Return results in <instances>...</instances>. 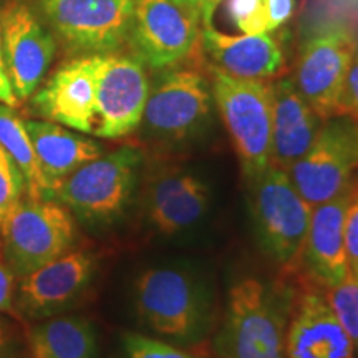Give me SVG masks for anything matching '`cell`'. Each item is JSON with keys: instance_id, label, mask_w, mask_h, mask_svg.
Masks as SVG:
<instances>
[{"instance_id": "d4e9b609", "label": "cell", "mask_w": 358, "mask_h": 358, "mask_svg": "<svg viewBox=\"0 0 358 358\" xmlns=\"http://www.w3.org/2000/svg\"><path fill=\"white\" fill-rule=\"evenodd\" d=\"M25 196V179L19 166L0 146V231Z\"/></svg>"}, {"instance_id": "cb8c5ba5", "label": "cell", "mask_w": 358, "mask_h": 358, "mask_svg": "<svg viewBox=\"0 0 358 358\" xmlns=\"http://www.w3.org/2000/svg\"><path fill=\"white\" fill-rule=\"evenodd\" d=\"M330 308L352 338L358 355V279L348 274L338 285L324 289Z\"/></svg>"}, {"instance_id": "2e32d148", "label": "cell", "mask_w": 358, "mask_h": 358, "mask_svg": "<svg viewBox=\"0 0 358 358\" xmlns=\"http://www.w3.org/2000/svg\"><path fill=\"white\" fill-rule=\"evenodd\" d=\"M211 204V187L189 169L169 166L148 174L145 214L159 234L173 236L201 221Z\"/></svg>"}, {"instance_id": "30bf717a", "label": "cell", "mask_w": 358, "mask_h": 358, "mask_svg": "<svg viewBox=\"0 0 358 358\" xmlns=\"http://www.w3.org/2000/svg\"><path fill=\"white\" fill-rule=\"evenodd\" d=\"M289 176L310 208L352 186L358 176V122L347 113L327 118Z\"/></svg>"}, {"instance_id": "484cf974", "label": "cell", "mask_w": 358, "mask_h": 358, "mask_svg": "<svg viewBox=\"0 0 358 358\" xmlns=\"http://www.w3.org/2000/svg\"><path fill=\"white\" fill-rule=\"evenodd\" d=\"M123 348L128 358H196L171 343L146 337V335L127 332L122 337Z\"/></svg>"}, {"instance_id": "4316f807", "label": "cell", "mask_w": 358, "mask_h": 358, "mask_svg": "<svg viewBox=\"0 0 358 358\" xmlns=\"http://www.w3.org/2000/svg\"><path fill=\"white\" fill-rule=\"evenodd\" d=\"M227 13L243 34L266 32L264 0H227Z\"/></svg>"}, {"instance_id": "4fadbf2b", "label": "cell", "mask_w": 358, "mask_h": 358, "mask_svg": "<svg viewBox=\"0 0 358 358\" xmlns=\"http://www.w3.org/2000/svg\"><path fill=\"white\" fill-rule=\"evenodd\" d=\"M150 93L146 66L118 52L96 55V123L93 134L120 140L141 127Z\"/></svg>"}, {"instance_id": "7c38bea8", "label": "cell", "mask_w": 358, "mask_h": 358, "mask_svg": "<svg viewBox=\"0 0 358 358\" xmlns=\"http://www.w3.org/2000/svg\"><path fill=\"white\" fill-rule=\"evenodd\" d=\"M0 42L13 93L29 100L55 58V35L27 0H8L0 10Z\"/></svg>"}, {"instance_id": "5bb4252c", "label": "cell", "mask_w": 358, "mask_h": 358, "mask_svg": "<svg viewBox=\"0 0 358 358\" xmlns=\"http://www.w3.org/2000/svg\"><path fill=\"white\" fill-rule=\"evenodd\" d=\"M30 98L32 111L45 122L93 134L96 123V55L65 62Z\"/></svg>"}, {"instance_id": "9c48e42d", "label": "cell", "mask_w": 358, "mask_h": 358, "mask_svg": "<svg viewBox=\"0 0 358 358\" xmlns=\"http://www.w3.org/2000/svg\"><path fill=\"white\" fill-rule=\"evenodd\" d=\"M136 0H37L45 24L73 55L118 52L127 43Z\"/></svg>"}, {"instance_id": "5b68a950", "label": "cell", "mask_w": 358, "mask_h": 358, "mask_svg": "<svg viewBox=\"0 0 358 358\" xmlns=\"http://www.w3.org/2000/svg\"><path fill=\"white\" fill-rule=\"evenodd\" d=\"M248 185L259 248L279 266H290L301 259L312 208L295 189L289 173L272 164Z\"/></svg>"}, {"instance_id": "f1b7e54d", "label": "cell", "mask_w": 358, "mask_h": 358, "mask_svg": "<svg viewBox=\"0 0 358 358\" xmlns=\"http://www.w3.org/2000/svg\"><path fill=\"white\" fill-rule=\"evenodd\" d=\"M13 299H15V274L6 259L0 257V315L2 313L15 315Z\"/></svg>"}, {"instance_id": "e575fe53", "label": "cell", "mask_w": 358, "mask_h": 358, "mask_svg": "<svg viewBox=\"0 0 358 358\" xmlns=\"http://www.w3.org/2000/svg\"><path fill=\"white\" fill-rule=\"evenodd\" d=\"M348 30H350V34L353 35V38H355V43H357V47H358V12H355L352 15L350 27H348Z\"/></svg>"}, {"instance_id": "9a60e30c", "label": "cell", "mask_w": 358, "mask_h": 358, "mask_svg": "<svg viewBox=\"0 0 358 358\" xmlns=\"http://www.w3.org/2000/svg\"><path fill=\"white\" fill-rule=\"evenodd\" d=\"M96 257L88 250L70 249L20 279L17 306L32 319L58 315L77 302L92 284Z\"/></svg>"}, {"instance_id": "6da1fadb", "label": "cell", "mask_w": 358, "mask_h": 358, "mask_svg": "<svg viewBox=\"0 0 358 358\" xmlns=\"http://www.w3.org/2000/svg\"><path fill=\"white\" fill-rule=\"evenodd\" d=\"M290 306L254 277L232 285L216 338L221 358H287L285 330Z\"/></svg>"}, {"instance_id": "d6a6232c", "label": "cell", "mask_w": 358, "mask_h": 358, "mask_svg": "<svg viewBox=\"0 0 358 358\" xmlns=\"http://www.w3.org/2000/svg\"><path fill=\"white\" fill-rule=\"evenodd\" d=\"M185 2L189 3V6L199 13L203 27H211L214 12H216L217 6L222 0H185Z\"/></svg>"}, {"instance_id": "ba28073f", "label": "cell", "mask_w": 358, "mask_h": 358, "mask_svg": "<svg viewBox=\"0 0 358 358\" xmlns=\"http://www.w3.org/2000/svg\"><path fill=\"white\" fill-rule=\"evenodd\" d=\"M3 259L15 277L37 271L73 248V214L57 199L24 198L0 231Z\"/></svg>"}, {"instance_id": "52a82bcc", "label": "cell", "mask_w": 358, "mask_h": 358, "mask_svg": "<svg viewBox=\"0 0 358 358\" xmlns=\"http://www.w3.org/2000/svg\"><path fill=\"white\" fill-rule=\"evenodd\" d=\"M203 35L199 13L185 0H136L127 43L131 55L159 71L189 64Z\"/></svg>"}, {"instance_id": "ffe728a7", "label": "cell", "mask_w": 358, "mask_h": 358, "mask_svg": "<svg viewBox=\"0 0 358 358\" xmlns=\"http://www.w3.org/2000/svg\"><path fill=\"white\" fill-rule=\"evenodd\" d=\"M201 47L213 66L237 78L271 80L285 66V53L279 40L268 32L227 35L203 27Z\"/></svg>"}, {"instance_id": "83f0119b", "label": "cell", "mask_w": 358, "mask_h": 358, "mask_svg": "<svg viewBox=\"0 0 358 358\" xmlns=\"http://www.w3.org/2000/svg\"><path fill=\"white\" fill-rule=\"evenodd\" d=\"M345 248L348 274L358 279V176L352 185L345 213Z\"/></svg>"}, {"instance_id": "8fae6325", "label": "cell", "mask_w": 358, "mask_h": 358, "mask_svg": "<svg viewBox=\"0 0 358 358\" xmlns=\"http://www.w3.org/2000/svg\"><path fill=\"white\" fill-rule=\"evenodd\" d=\"M357 43L348 27H325L307 38L299 50L294 83L322 120L342 113Z\"/></svg>"}, {"instance_id": "f546056e", "label": "cell", "mask_w": 358, "mask_h": 358, "mask_svg": "<svg viewBox=\"0 0 358 358\" xmlns=\"http://www.w3.org/2000/svg\"><path fill=\"white\" fill-rule=\"evenodd\" d=\"M266 32L272 34L287 22L294 13V0H264Z\"/></svg>"}, {"instance_id": "277c9868", "label": "cell", "mask_w": 358, "mask_h": 358, "mask_svg": "<svg viewBox=\"0 0 358 358\" xmlns=\"http://www.w3.org/2000/svg\"><path fill=\"white\" fill-rule=\"evenodd\" d=\"M143 153L123 146L85 163L62 182L55 199L88 224H111L131 203L140 182Z\"/></svg>"}, {"instance_id": "44dd1931", "label": "cell", "mask_w": 358, "mask_h": 358, "mask_svg": "<svg viewBox=\"0 0 358 358\" xmlns=\"http://www.w3.org/2000/svg\"><path fill=\"white\" fill-rule=\"evenodd\" d=\"M25 127L37 155L47 199H55L57 189L70 174L103 155L100 143L58 123L30 120Z\"/></svg>"}, {"instance_id": "836d02e7", "label": "cell", "mask_w": 358, "mask_h": 358, "mask_svg": "<svg viewBox=\"0 0 358 358\" xmlns=\"http://www.w3.org/2000/svg\"><path fill=\"white\" fill-rule=\"evenodd\" d=\"M13 357V334L10 327L0 320V358Z\"/></svg>"}, {"instance_id": "3957f363", "label": "cell", "mask_w": 358, "mask_h": 358, "mask_svg": "<svg viewBox=\"0 0 358 358\" xmlns=\"http://www.w3.org/2000/svg\"><path fill=\"white\" fill-rule=\"evenodd\" d=\"M211 82L187 64L156 71L143 113L145 134L161 145L176 146L199 138L213 120Z\"/></svg>"}, {"instance_id": "e0dca14e", "label": "cell", "mask_w": 358, "mask_h": 358, "mask_svg": "<svg viewBox=\"0 0 358 358\" xmlns=\"http://www.w3.org/2000/svg\"><path fill=\"white\" fill-rule=\"evenodd\" d=\"M287 358H355V345L330 308L324 289H307L290 306L285 330Z\"/></svg>"}, {"instance_id": "4dcf8cb0", "label": "cell", "mask_w": 358, "mask_h": 358, "mask_svg": "<svg viewBox=\"0 0 358 358\" xmlns=\"http://www.w3.org/2000/svg\"><path fill=\"white\" fill-rule=\"evenodd\" d=\"M342 113L350 115L355 122H358V47L347 77L342 100Z\"/></svg>"}, {"instance_id": "7402d4cb", "label": "cell", "mask_w": 358, "mask_h": 358, "mask_svg": "<svg viewBox=\"0 0 358 358\" xmlns=\"http://www.w3.org/2000/svg\"><path fill=\"white\" fill-rule=\"evenodd\" d=\"M29 350L32 358H96L95 329L78 315L48 317L29 332Z\"/></svg>"}, {"instance_id": "d6986e66", "label": "cell", "mask_w": 358, "mask_h": 358, "mask_svg": "<svg viewBox=\"0 0 358 358\" xmlns=\"http://www.w3.org/2000/svg\"><path fill=\"white\" fill-rule=\"evenodd\" d=\"M271 164L289 173L312 146L325 120H322L301 95L292 77H277L271 82Z\"/></svg>"}, {"instance_id": "8992f818", "label": "cell", "mask_w": 358, "mask_h": 358, "mask_svg": "<svg viewBox=\"0 0 358 358\" xmlns=\"http://www.w3.org/2000/svg\"><path fill=\"white\" fill-rule=\"evenodd\" d=\"M134 306L143 324L179 342L201 337L208 325V294L198 279L176 267L141 272L134 282Z\"/></svg>"}, {"instance_id": "1f68e13d", "label": "cell", "mask_w": 358, "mask_h": 358, "mask_svg": "<svg viewBox=\"0 0 358 358\" xmlns=\"http://www.w3.org/2000/svg\"><path fill=\"white\" fill-rule=\"evenodd\" d=\"M0 103L3 105L12 106H19V100H17L15 93H13L10 78H8L7 69H6V62H3V52H2V42H0Z\"/></svg>"}, {"instance_id": "ac0fdd59", "label": "cell", "mask_w": 358, "mask_h": 358, "mask_svg": "<svg viewBox=\"0 0 358 358\" xmlns=\"http://www.w3.org/2000/svg\"><path fill=\"white\" fill-rule=\"evenodd\" d=\"M353 185V182H352ZM352 186L335 198L312 208V217L301 257L320 289L338 285L348 275L345 213Z\"/></svg>"}, {"instance_id": "603a6c76", "label": "cell", "mask_w": 358, "mask_h": 358, "mask_svg": "<svg viewBox=\"0 0 358 358\" xmlns=\"http://www.w3.org/2000/svg\"><path fill=\"white\" fill-rule=\"evenodd\" d=\"M0 146L19 166L25 179L27 198L47 199L45 181L25 122L12 106L3 103H0Z\"/></svg>"}, {"instance_id": "7a4b0ae2", "label": "cell", "mask_w": 358, "mask_h": 358, "mask_svg": "<svg viewBox=\"0 0 358 358\" xmlns=\"http://www.w3.org/2000/svg\"><path fill=\"white\" fill-rule=\"evenodd\" d=\"M209 82L243 176L248 182L252 181L271 166V82L232 77L213 65H209Z\"/></svg>"}]
</instances>
